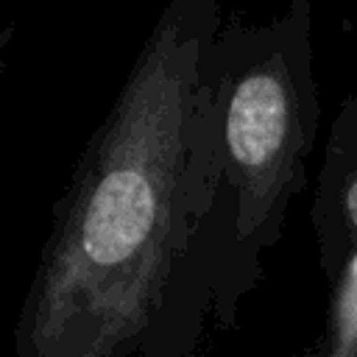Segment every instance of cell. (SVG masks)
<instances>
[{"label": "cell", "mask_w": 357, "mask_h": 357, "mask_svg": "<svg viewBox=\"0 0 357 357\" xmlns=\"http://www.w3.org/2000/svg\"><path fill=\"white\" fill-rule=\"evenodd\" d=\"M220 0H167L53 209L17 357H126L190 273L229 251Z\"/></svg>", "instance_id": "cell-1"}, {"label": "cell", "mask_w": 357, "mask_h": 357, "mask_svg": "<svg viewBox=\"0 0 357 357\" xmlns=\"http://www.w3.org/2000/svg\"><path fill=\"white\" fill-rule=\"evenodd\" d=\"M229 251L220 287H243L307 184L318 137L312 0H290L268 22L226 17L215 36Z\"/></svg>", "instance_id": "cell-2"}, {"label": "cell", "mask_w": 357, "mask_h": 357, "mask_svg": "<svg viewBox=\"0 0 357 357\" xmlns=\"http://www.w3.org/2000/svg\"><path fill=\"white\" fill-rule=\"evenodd\" d=\"M312 223L332 282L321 357H357V92L340 103L332 120Z\"/></svg>", "instance_id": "cell-3"}]
</instances>
